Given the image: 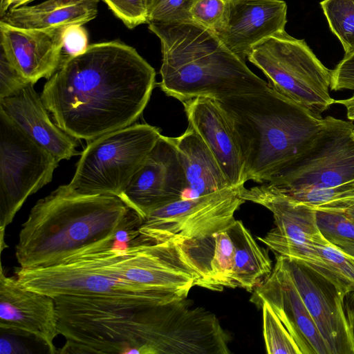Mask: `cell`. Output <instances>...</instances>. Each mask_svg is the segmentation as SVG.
Instances as JSON below:
<instances>
[{
    "label": "cell",
    "instance_id": "obj_1",
    "mask_svg": "<svg viewBox=\"0 0 354 354\" xmlns=\"http://www.w3.org/2000/svg\"><path fill=\"white\" fill-rule=\"evenodd\" d=\"M155 85L154 68L136 50L111 41L63 59L41 97L58 127L91 141L135 124Z\"/></svg>",
    "mask_w": 354,
    "mask_h": 354
},
{
    "label": "cell",
    "instance_id": "obj_2",
    "mask_svg": "<svg viewBox=\"0 0 354 354\" xmlns=\"http://www.w3.org/2000/svg\"><path fill=\"white\" fill-rule=\"evenodd\" d=\"M142 221L118 196L79 194L60 185L31 209L19 234L16 259L24 268L55 266L115 247L120 232L138 229Z\"/></svg>",
    "mask_w": 354,
    "mask_h": 354
},
{
    "label": "cell",
    "instance_id": "obj_3",
    "mask_svg": "<svg viewBox=\"0 0 354 354\" xmlns=\"http://www.w3.org/2000/svg\"><path fill=\"white\" fill-rule=\"evenodd\" d=\"M239 142L245 181L270 182L312 144L324 118L270 85L217 100Z\"/></svg>",
    "mask_w": 354,
    "mask_h": 354
},
{
    "label": "cell",
    "instance_id": "obj_4",
    "mask_svg": "<svg viewBox=\"0 0 354 354\" xmlns=\"http://www.w3.org/2000/svg\"><path fill=\"white\" fill-rule=\"evenodd\" d=\"M148 24L160 41V87L167 95L181 102L198 97L218 100L269 86L212 30L193 21Z\"/></svg>",
    "mask_w": 354,
    "mask_h": 354
},
{
    "label": "cell",
    "instance_id": "obj_5",
    "mask_svg": "<svg viewBox=\"0 0 354 354\" xmlns=\"http://www.w3.org/2000/svg\"><path fill=\"white\" fill-rule=\"evenodd\" d=\"M70 258L86 259L111 276L176 299L187 298L194 286H199L201 279L180 245L171 241L140 237L124 248L113 247Z\"/></svg>",
    "mask_w": 354,
    "mask_h": 354
},
{
    "label": "cell",
    "instance_id": "obj_6",
    "mask_svg": "<svg viewBox=\"0 0 354 354\" xmlns=\"http://www.w3.org/2000/svg\"><path fill=\"white\" fill-rule=\"evenodd\" d=\"M160 136L156 127L135 123L90 141L66 188L120 197Z\"/></svg>",
    "mask_w": 354,
    "mask_h": 354
},
{
    "label": "cell",
    "instance_id": "obj_7",
    "mask_svg": "<svg viewBox=\"0 0 354 354\" xmlns=\"http://www.w3.org/2000/svg\"><path fill=\"white\" fill-rule=\"evenodd\" d=\"M248 59L263 73L272 88L310 109L321 114L334 104L329 93L332 70L305 40L284 30L255 45Z\"/></svg>",
    "mask_w": 354,
    "mask_h": 354
},
{
    "label": "cell",
    "instance_id": "obj_8",
    "mask_svg": "<svg viewBox=\"0 0 354 354\" xmlns=\"http://www.w3.org/2000/svg\"><path fill=\"white\" fill-rule=\"evenodd\" d=\"M353 121L328 115L312 144L268 183L283 192L354 187Z\"/></svg>",
    "mask_w": 354,
    "mask_h": 354
},
{
    "label": "cell",
    "instance_id": "obj_9",
    "mask_svg": "<svg viewBox=\"0 0 354 354\" xmlns=\"http://www.w3.org/2000/svg\"><path fill=\"white\" fill-rule=\"evenodd\" d=\"M59 161L0 109V230L49 183Z\"/></svg>",
    "mask_w": 354,
    "mask_h": 354
},
{
    "label": "cell",
    "instance_id": "obj_10",
    "mask_svg": "<svg viewBox=\"0 0 354 354\" xmlns=\"http://www.w3.org/2000/svg\"><path fill=\"white\" fill-rule=\"evenodd\" d=\"M243 186H230L195 198H180L150 213L138 227L140 236L153 241L180 243L227 230L245 202Z\"/></svg>",
    "mask_w": 354,
    "mask_h": 354
},
{
    "label": "cell",
    "instance_id": "obj_11",
    "mask_svg": "<svg viewBox=\"0 0 354 354\" xmlns=\"http://www.w3.org/2000/svg\"><path fill=\"white\" fill-rule=\"evenodd\" d=\"M284 259L330 354H354V291L344 290L303 262Z\"/></svg>",
    "mask_w": 354,
    "mask_h": 354
},
{
    "label": "cell",
    "instance_id": "obj_12",
    "mask_svg": "<svg viewBox=\"0 0 354 354\" xmlns=\"http://www.w3.org/2000/svg\"><path fill=\"white\" fill-rule=\"evenodd\" d=\"M241 195L245 201L262 205L272 212L275 227L257 239L276 254L304 262L315 245L328 241L319 228L316 209L275 186L266 183L249 189L244 187Z\"/></svg>",
    "mask_w": 354,
    "mask_h": 354
},
{
    "label": "cell",
    "instance_id": "obj_13",
    "mask_svg": "<svg viewBox=\"0 0 354 354\" xmlns=\"http://www.w3.org/2000/svg\"><path fill=\"white\" fill-rule=\"evenodd\" d=\"M185 190L174 139L161 135L120 198L144 220L156 209L182 198Z\"/></svg>",
    "mask_w": 354,
    "mask_h": 354
},
{
    "label": "cell",
    "instance_id": "obj_14",
    "mask_svg": "<svg viewBox=\"0 0 354 354\" xmlns=\"http://www.w3.org/2000/svg\"><path fill=\"white\" fill-rule=\"evenodd\" d=\"M257 307L268 303L299 346L301 354H330L286 267L284 257L276 254L271 273L251 292Z\"/></svg>",
    "mask_w": 354,
    "mask_h": 354
},
{
    "label": "cell",
    "instance_id": "obj_15",
    "mask_svg": "<svg viewBox=\"0 0 354 354\" xmlns=\"http://www.w3.org/2000/svg\"><path fill=\"white\" fill-rule=\"evenodd\" d=\"M0 327L15 335L31 336L50 353H57L54 344L59 335L58 315L53 297L28 290L16 277L0 270Z\"/></svg>",
    "mask_w": 354,
    "mask_h": 354
},
{
    "label": "cell",
    "instance_id": "obj_16",
    "mask_svg": "<svg viewBox=\"0 0 354 354\" xmlns=\"http://www.w3.org/2000/svg\"><path fill=\"white\" fill-rule=\"evenodd\" d=\"M64 28H22L0 22L1 53L26 82L48 80L63 59Z\"/></svg>",
    "mask_w": 354,
    "mask_h": 354
},
{
    "label": "cell",
    "instance_id": "obj_17",
    "mask_svg": "<svg viewBox=\"0 0 354 354\" xmlns=\"http://www.w3.org/2000/svg\"><path fill=\"white\" fill-rule=\"evenodd\" d=\"M286 15L283 0H230L225 24L216 35L245 62L255 45L285 30Z\"/></svg>",
    "mask_w": 354,
    "mask_h": 354
},
{
    "label": "cell",
    "instance_id": "obj_18",
    "mask_svg": "<svg viewBox=\"0 0 354 354\" xmlns=\"http://www.w3.org/2000/svg\"><path fill=\"white\" fill-rule=\"evenodd\" d=\"M191 127L209 149L231 186H243L244 160L233 128L216 100L198 97L182 102Z\"/></svg>",
    "mask_w": 354,
    "mask_h": 354
},
{
    "label": "cell",
    "instance_id": "obj_19",
    "mask_svg": "<svg viewBox=\"0 0 354 354\" xmlns=\"http://www.w3.org/2000/svg\"><path fill=\"white\" fill-rule=\"evenodd\" d=\"M0 109L59 162L78 154L75 138L51 120L34 84L27 83L14 95L0 99Z\"/></svg>",
    "mask_w": 354,
    "mask_h": 354
},
{
    "label": "cell",
    "instance_id": "obj_20",
    "mask_svg": "<svg viewBox=\"0 0 354 354\" xmlns=\"http://www.w3.org/2000/svg\"><path fill=\"white\" fill-rule=\"evenodd\" d=\"M179 244L201 274L199 287L213 291L236 288L232 279L234 248L227 230Z\"/></svg>",
    "mask_w": 354,
    "mask_h": 354
},
{
    "label": "cell",
    "instance_id": "obj_21",
    "mask_svg": "<svg viewBox=\"0 0 354 354\" xmlns=\"http://www.w3.org/2000/svg\"><path fill=\"white\" fill-rule=\"evenodd\" d=\"M99 0H46L33 6L12 7L0 22L22 28H59L84 25L95 18Z\"/></svg>",
    "mask_w": 354,
    "mask_h": 354
},
{
    "label": "cell",
    "instance_id": "obj_22",
    "mask_svg": "<svg viewBox=\"0 0 354 354\" xmlns=\"http://www.w3.org/2000/svg\"><path fill=\"white\" fill-rule=\"evenodd\" d=\"M174 139L186 180V198L231 186L209 149L191 127L188 126L182 135Z\"/></svg>",
    "mask_w": 354,
    "mask_h": 354
},
{
    "label": "cell",
    "instance_id": "obj_23",
    "mask_svg": "<svg viewBox=\"0 0 354 354\" xmlns=\"http://www.w3.org/2000/svg\"><path fill=\"white\" fill-rule=\"evenodd\" d=\"M227 231L234 248L232 279L235 288L252 292L271 273L272 261L241 221L235 220Z\"/></svg>",
    "mask_w": 354,
    "mask_h": 354
},
{
    "label": "cell",
    "instance_id": "obj_24",
    "mask_svg": "<svg viewBox=\"0 0 354 354\" xmlns=\"http://www.w3.org/2000/svg\"><path fill=\"white\" fill-rule=\"evenodd\" d=\"M314 248L310 259L303 263L344 290L354 291V258L329 241Z\"/></svg>",
    "mask_w": 354,
    "mask_h": 354
},
{
    "label": "cell",
    "instance_id": "obj_25",
    "mask_svg": "<svg viewBox=\"0 0 354 354\" xmlns=\"http://www.w3.org/2000/svg\"><path fill=\"white\" fill-rule=\"evenodd\" d=\"M320 6L345 54L354 51V0H323Z\"/></svg>",
    "mask_w": 354,
    "mask_h": 354
},
{
    "label": "cell",
    "instance_id": "obj_26",
    "mask_svg": "<svg viewBox=\"0 0 354 354\" xmlns=\"http://www.w3.org/2000/svg\"><path fill=\"white\" fill-rule=\"evenodd\" d=\"M315 209L317 224L324 236L342 251L354 257V223L339 212Z\"/></svg>",
    "mask_w": 354,
    "mask_h": 354
},
{
    "label": "cell",
    "instance_id": "obj_27",
    "mask_svg": "<svg viewBox=\"0 0 354 354\" xmlns=\"http://www.w3.org/2000/svg\"><path fill=\"white\" fill-rule=\"evenodd\" d=\"M263 314V334L267 353L301 354L282 322L266 302L259 307Z\"/></svg>",
    "mask_w": 354,
    "mask_h": 354
},
{
    "label": "cell",
    "instance_id": "obj_28",
    "mask_svg": "<svg viewBox=\"0 0 354 354\" xmlns=\"http://www.w3.org/2000/svg\"><path fill=\"white\" fill-rule=\"evenodd\" d=\"M230 0H196L190 10L192 21L216 34L223 28Z\"/></svg>",
    "mask_w": 354,
    "mask_h": 354
},
{
    "label": "cell",
    "instance_id": "obj_29",
    "mask_svg": "<svg viewBox=\"0 0 354 354\" xmlns=\"http://www.w3.org/2000/svg\"><path fill=\"white\" fill-rule=\"evenodd\" d=\"M196 0H151L148 23L192 21L190 10Z\"/></svg>",
    "mask_w": 354,
    "mask_h": 354
},
{
    "label": "cell",
    "instance_id": "obj_30",
    "mask_svg": "<svg viewBox=\"0 0 354 354\" xmlns=\"http://www.w3.org/2000/svg\"><path fill=\"white\" fill-rule=\"evenodd\" d=\"M130 29L148 23L151 0H102Z\"/></svg>",
    "mask_w": 354,
    "mask_h": 354
},
{
    "label": "cell",
    "instance_id": "obj_31",
    "mask_svg": "<svg viewBox=\"0 0 354 354\" xmlns=\"http://www.w3.org/2000/svg\"><path fill=\"white\" fill-rule=\"evenodd\" d=\"M62 38L63 59L83 53L89 46L88 32L83 25L73 24L64 27Z\"/></svg>",
    "mask_w": 354,
    "mask_h": 354
},
{
    "label": "cell",
    "instance_id": "obj_32",
    "mask_svg": "<svg viewBox=\"0 0 354 354\" xmlns=\"http://www.w3.org/2000/svg\"><path fill=\"white\" fill-rule=\"evenodd\" d=\"M330 89L354 91V51L344 54L343 59L332 70Z\"/></svg>",
    "mask_w": 354,
    "mask_h": 354
},
{
    "label": "cell",
    "instance_id": "obj_33",
    "mask_svg": "<svg viewBox=\"0 0 354 354\" xmlns=\"http://www.w3.org/2000/svg\"><path fill=\"white\" fill-rule=\"evenodd\" d=\"M27 83L1 53L0 99L14 95Z\"/></svg>",
    "mask_w": 354,
    "mask_h": 354
},
{
    "label": "cell",
    "instance_id": "obj_34",
    "mask_svg": "<svg viewBox=\"0 0 354 354\" xmlns=\"http://www.w3.org/2000/svg\"><path fill=\"white\" fill-rule=\"evenodd\" d=\"M324 209L339 212L342 213L350 221L354 223V192L346 198L329 207V208L328 207Z\"/></svg>",
    "mask_w": 354,
    "mask_h": 354
},
{
    "label": "cell",
    "instance_id": "obj_35",
    "mask_svg": "<svg viewBox=\"0 0 354 354\" xmlns=\"http://www.w3.org/2000/svg\"><path fill=\"white\" fill-rule=\"evenodd\" d=\"M34 0H0V17L12 7L26 5Z\"/></svg>",
    "mask_w": 354,
    "mask_h": 354
},
{
    "label": "cell",
    "instance_id": "obj_36",
    "mask_svg": "<svg viewBox=\"0 0 354 354\" xmlns=\"http://www.w3.org/2000/svg\"><path fill=\"white\" fill-rule=\"evenodd\" d=\"M334 104L344 106L346 109L348 119L354 121V94L347 99L335 100Z\"/></svg>",
    "mask_w": 354,
    "mask_h": 354
},
{
    "label": "cell",
    "instance_id": "obj_37",
    "mask_svg": "<svg viewBox=\"0 0 354 354\" xmlns=\"http://www.w3.org/2000/svg\"><path fill=\"white\" fill-rule=\"evenodd\" d=\"M353 137H354V131H353Z\"/></svg>",
    "mask_w": 354,
    "mask_h": 354
},
{
    "label": "cell",
    "instance_id": "obj_38",
    "mask_svg": "<svg viewBox=\"0 0 354 354\" xmlns=\"http://www.w3.org/2000/svg\"><path fill=\"white\" fill-rule=\"evenodd\" d=\"M354 258V257H353Z\"/></svg>",
    "mask_w": 354,
    "mask_h": 354
}]
</instances>
